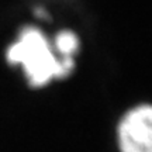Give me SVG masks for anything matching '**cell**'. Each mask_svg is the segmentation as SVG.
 Instances as JSON below:
<instances>
[{
    "instance_id": "3957f363",
    "label": "cell",
    "mask_w": 152,
    "mask_h": 152,
    "mask_svg": "<svg viewBox=\"0 0 152 152\" xmlns=\"http://www.w3.org/2000/svg\"><path fill=\"white\" fill-rule=\"evenodd\" d=\"M77 47H79L77 37L71 31H62L55 39V49L65 59H73V54L77 51Z\"/></svg>"
},
{
    "instance_id": "6da1fadb",
    "label": "cell",
    "mask_w": 152,
    "mask_h": 152,
    "mask_svg": "<svg viewBox=\"0 0 152 152\" xmlns=\"http://www.w3.org/2000/svg\"><path fill=\"white\" fill-rule=\"evenodd\" d=\"M7 59L24 68L33 86H44L52 79L64 77L73 69V59L56 55V49L35 27L24 28L7 51Z\"/></svg>"
},
{
    "instance_id": "7a4b0ae2",
    "label": "cell",
    "mask_w": 152,
    "mask_h": 152,
    "mask_svg": "<svg viewBox=\"0 0 152 152\" xmlns=\"http://www.w3.org/2000/svg\"><path fill=\"white\" fill-rule=\"evenodd\" d=\"M121 152H152V106L141 104L125 114L118 124Z\"/></svg>"
}]
</instances>
